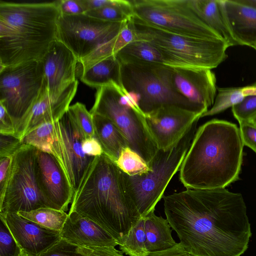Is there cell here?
<instances>
[{
	"mask_svg": "<svg viewBox=\"0 0 256 256\" xmlns=\"http://www.w3.org/2000/svg\"><path fill=\"white\" fill-rule=\"evenodd\" d=\"M38 150L32 146L22 144L12 156L10 178L0 196V213L27 212L48 207L37 183Z\"/></svg>",
	"mask_w": 256,
	"mask_h": 256,
	"instance_id": "30bf717a",
	"label": "cell"
},
{
	"mask_svg": "<svg viewBox=\"0 0 256 256\" xmlns=\"http://www.w3.org/2000/svg\"><path fill=\"white\" fill-rule=\"evenodd\" d=\"M58 0L0 1V68L40 60L56 40Z\"/></svg>",
	"mask_w": 256,
	"mask_h": 256,
	"instance_id": "277c9868",
	"label": "cell"
},
{
	"mask_svg": "<svg viewBox=\"0 0 256 256\" xmlns=\"http://www.w3.org/2000/svg\"><path fill=\"white\" fill-rule=\"evenodd\" d=\"M82 149L85 154L94 157L104 153L100 143L95 136L84 138L82 142Z\"/></svg>",
	"mask_w": 256,
	"mask_h": 256,
	"instance_id": "7bdbcfd3",
	"label": "cell"
},
{
	"mask_svg": "<svg viewBox=\"0 0 256 256\" xmlns=\"http://www.w3.org/2000/svg\"><path fill=\"white\" fill-rule=\"evenodd\" d=\"M198 121L174 146L158 150L148 163V171L136 176L123 172L126 190L141 218L154 210L170 180L180 170L197 130Z\"/></svg>",
	"mask_w": 256,
	"mask_h": 256,
	"instance_id": "8992f818",
	"label": "cell"
},
{
	"mask_svg": "<svg viewBox=\"0 0 256 256\" xmlns=\"http://www.w3.org/2000/svg\"><path fill=\"white\" fill-rule=\"evenodd\" d=\"M84 138L67 111L55 122L48 144L47 152L56 158L74 191L94 158L83 152L82 142Z\"/></svg>",
	"mask_w": 256,
	"mask_h": 256,
	"instance_id": "4fadbf2b",
	"label": "cell"
},
{
	"mask_svg": "<svg viewBox=\"0 0 256 256\" xmlns=\"http://www.w3.org/2000/svg\"><path fill=\"white\" fill-rule=\"evenodd\" d=\"M243 146L236 124L207 122L196 131L180 170V182L188 189L225 188L239 178Z\"/></svg>",
	"mask_w": 256,
	"mask_h": 256,
	"instance_id": "3957f363",
	"label": "cell"
},
{
	"mask_svg": "<svg viewBox=\"0 0 256 256\" xmlns=\"http://www.w3.org/2000/svg\"><path fill=\"white\" fill-rule=\"evenodd\" d=\"M170 67L176 90L193 104L207 112L216 95V77L212 70Z\"/></svg>",
	"mask_w": 256,
	"mask_h": 256,
	"instance_id": "2e32d148",
	"label": "cell"
},
{
	"mask_svg": "<svg viewBox=\"0 0 256 256\" xmlns=\"http://www.w3.org/2000/svg\"><path fill=\"white\" fill-rule=\"evenodd\" d=\"M122 64H160L165 60L154 46L140 40H134L122 48L116 55Z\"/></svg>",
	"mask_w": 256,
	"mask_h": 256,
	"instance_id": "484cf974",
	"label": "cell"
},
{
	"mask_svg": "<svg viewBox=\"0 0 256 256\" xmlns=\"http://www.w3.org/2000/svg\"><path fill=\"white\" fill-rule=\"evenodd\" d=\"M44 81L40 60L0 68V104L16 128L38 98Z\"/></svg>",
	"mask_w": 256,
	"mask_h": 256,
	"instance_id": "8fae6325",
	"label": "cell"
},
{
	"mask_svg": "<svg viewBox=\"0 0 256 256\" xmlns=\"http://www.w3.org/2000/svg\"><path fill=\"white\" fill-rule=\"evenodd\" d=\"M12 156L0 157V196L5 191L10 174Z\"/></svg>",
	"mask_w": 256,
	"mask_h": 256,
	"instance_id": "60d3db41",
	"label": "cell"
},
{
	"mask_svg": "<svg viewBox=\"0 0 256 256\" xmlns=\"http://www.w3.org/2000/svg\"><path fill=\"white\" fill-rule=\"evenodd\" d=\"M55 122L40 125L23 138L21 140L22 144L32 146L40 151L47 152L48 142L54 130Z\"/></svg>",
	"mask_w": 256,
	"mask_h": 256,
	"instance_id": "836d02e7",
	"label": "cell"
},
{
	"mask_svg": "<svg viewBox=\"0 0 256 256\" xmlns=\"http://www.w3.org/2000/svg\"><path fill=\"white\" fill-rule=\"evenodd\" d=\"M120 82L139 97L138 106L145 115L166 106H176L202 114L206 112L193 104L176 89L170 67L160 64H122Z\"/></svg>",
	"mask_w": 256,
	"mask_h": 256,
	"instance_id": "ba28073f",
	"label": "cell"
},
{
	"mask_svg": "<svg viewBox=\"0 0 256 256\" xmlns=\"http://www.w3.org/2000/svg\"><path fill=\"white\" fill-rule=\"evenodd\" d=\"M58 4L61 14L72 16L85 12L80 0H59Z\"/></svg>",
	"mask_w": 256,
	"mask_h": 256,
	"instance_id": "ab89813d",
	"label": "cell"
},
{
	"mask_svg": "<svg viewBox=\"0 0 256 256\" xmlns=\"http://www.w3.org/2000/svg\"><path fill=\"white\" fill-rule=\"evenodd\" d=\"M232 108L233 114L238 122H248L256 114V94L248 96Z\"/></svg>",
	"mask_w": 256,
	"mask_h": 256,
	"instance_id": "8d00e7d4",
	"label": "cell"
},
{
	"mask_svg": "<svg viewBox=\"0 0 256 256\" xmlns=\"http://www.w3.org/2000/svg\"><path fill=\"white\" fill-rule=\"evenodd\" d=\"M146 256H192L179 242L174 246L161 251L150 252Z\"/></svg>",
	"mask_w": 256,
	"mask_h": 256,
	"instance_id": "ee69618b",
	"label": "cell"
},
{
	"mask_svg": "<svg viewBox=\"0 0 256 256\" xmlns=\"http://www.w3.org/2000/svg\"><path fill=\"white\" fill-rule=\"evenodd\" d=\"M86 14L112 22H128L134 15L130 0H116L112 4L86 12Z\"/></svg>",
	"mask_w": 256,
	"mask_h": 256,
	"instance_id": "f546056e",
	"label": "cell"
},
{
	"mask_svg": "<svg viewBox=\"0 0 256 256\" xmlns=\"http://www.w3.org/2000/svg\"><path fill=\"white\" fill-rule=\"evenodd\" d=\"M90 112L110 119L125 136L128 147L148 164L158 148L147 127L145 115L128 92L116 83L96 88Z\"/></svg>",
	"mask_w": 256,
	"mask_h": 256,
	"instance_id": "52a82bcc",
	"label": "cell"
},
{
	"mask_svg": "<svg viewBox=\"0 0 256 256\" xmlns=\"http://www.w3.org/2000/svg\"><path fill=\"white\" fill-rule=\"evenodd\" d=\"M120 249L128 256H146L144 219L142 218L134 224L118 244Z\"/></svg>",
	"mask_w": 256,
	"mask_h": 256,
	"instance_id": "f1b7e54d",
	"label": "cell"
},
{
	"mask_svg": "<svg viewBox=\"0 0 256 256\" xmlns=\"http://www.w3.org/2000/svg\"><path fill=\"white\" fill-rule=\"evenodd\" d=\"M187 2L200 19L216 32L229 46L239 45L229 28L223 0H187Z\"/></svg>",
	"mask_w": 256,
	"mask_h": 256,
	"instance_id": "7402d4cb",
	"label": "cell"
},
{
	"mask_svg": "<svg viewBox=\"0 0 256 256\" xmlns=\"http://www.w3.org/2000/svg\"><path fill=\"white\" fill-rule=\"evenodd\" d=\"M20 216L50 229L60 231L68 216L66 212L44 207L30 212H19Z\"/></svg>",
	"mask_w": 256,
	"mask_h": 256,
	"instance_id": "4dcf8cb0",
	"label": "cell"
},
{
	"mask_svg": "<svg viewBox=\"0 0 256 256\" xmlns=\"http://www.w3.org/2000/svg\"><path fill=\"white\" fill-rule=\"evenodd\" d=\"M60 234L61 238L83 247H115L118 245L116 240L101 226L76 212H68Z\"/></svg>",
	"mask_w": 256,
	"mask_h": 256,
	"instance_id": "ffe728a7",
	"label": "cell"
},
{
	"mask_svg": "<svg viewBox=\"0 0 256 256\" xmlns=\"http://www.w3.org/2000/svg\"><path fill=\"white\" fill-rule=\"evenodd\" d=\"M0 136V157L12 156L22 145L21 140L14 136Z\"/></svg>",
	"mask_w": 256,
	"mask_h": 256,
	"instance_id": "f35d334b",
	"label": "cell"
},
{
	"mask_svg": "<svg viewBox=\"0 0 256 256\" xmlns=\"http://www.w3.org/2000/svg\"><path fill=\"white\" fill-rule=\"evenodd\" d=\"M85 11L98 9L114 4L116 0H80ZM84 12V13H85Z\"/></svg>",
	"mask_w": 256,
	"mask_h": 256,
	"instance_id": "bcb514c9",
	"label": "cell"
},
{
	"mask_svg": "<svg viewBox=\"0 0 256 256\" xmlns=\"http://www.w3.org/2000/svg\"><path fill=\"white\" fill-rule=\"evenodd\" d=\"M127 22L105 21L85 14H61L57 22L56 40L68 48L80 63L115 37Z\"/></svg>",
	"mask_w": 256,
	"mask_h": 256,
	"instance_id": "7c38bea8",
	"label": "cell"
},
{
	"mask_svg": "<svg viewBox=\"0 0 256 256\" xmlns=\"http://www.w3.org/2000/svg\"><path fill=\"white\" fill-rule=\"evenodd\" d=\"M0 134L15 136L16 127L5 108L0 104Z\"/></svg>",
	"mask_w": 256,
	"mask_h": 256,
	"instance_id": "b9f144b4",
	"label": "cell"
},
{
	"mask_svg": "<svg viewBox=\"0 0 256 256\" xmlns=\"http://www.w3.org/2000/svg\"><path fill=\"white\" fill-rule=\"evenodd\" d=\"M68 112L85 138L95 136L93 116L84 104L77 102L70 106Z\"/></svg>",
	"mask_w": 256,
	"mask_h": 256,
	"instance_id": "d6a6232c",
	"label": "cell"
},
{
	"mask_svg": "<svg viewBox=\"0 0 256 256\" xmlns=\"http://www.w3.org/2000/svg\"><path fill=\"white\" fill-rule=\"evenodd\" d=\"M242 2L246 4L250 5L256 8V0H241Z\"/></svg>",
	"mask_w": 256,
	"mask_h": 256,
	"instance_id": "7dc6e473",
	"label": "cell"
},
{
	"mask_svg": "<svg viewBox=\"0 0 256 256\" xmlns=\"http://www.w3.org/2000/svg\"><path fill=\"white\" fill-rule=\"evenodd\" d=\"M252 124H254V125L256 126V114H255L253 117H252L249 121Z\"/></svg>",
	"mask_w": 256,
	"mask_h": 256,
	"instance_id": "c3c4849f",
	"label": "cell"
},
{
	"mask_svg": "<svg viewBox=\"0 0 256 256\" xmlns=\"http://www.w3.org/2000/svg\"><path fill=\"white\" fill-rule=\"evenodd\" d=\"M90 256H124V253L115 247L90 248Z\"/></svg>",
	"mask_w": 256,
	"mask_h": 256,
	"instance_id": "f6af8a7d",
	"label": "cell"
},
{
	"mask_svg": "<svg viewBox=\"0 0 256 256\" xmlns=\"http://www.w3.org/2000/svg\"><path fill=\"white\" fill-rule=\"evenodd\" d=\"M144 219L146 248L148 252L165 250L176 244L172 237V230L166 218L157 216L154 210Z\"/></svg>",
	"mask_w": 256,
	"mask_h": 256,
	"instance_id": "cb8c5ba5",
	"label": "cell"
},
{
	"mask_svg": "<svg viewBox=\"0 0 256 256\" xmlns=\"http://www.w3.org/2000/svg\"><path fill=\"white\" fill-rule=\"evenodd\" d=\"M202 114L176 106H166L145 116L147 127L158 149L176 144Z\"/></svg>",
	"mask_w": 256,
	"mask_h": 256,
	"instance_id": "5bb4252c",
	"label": "cell"
},
{
	"mask_svg": "<svg viewBox=\"0 0 256 256\" xmlns=\"http://www.w3.org/2000/svg\"><path fill=\"white\" fill-rule=\"evenodd\" d=\"M239 124L243 145L250 148L256 153V126L250 122H239Z\"/></svg>",
	"mask_w": 256,
	"mask_h": 256,
	"instance_id": "74e56055",
	"label": "cell"
},
{
	"mask_svg": "<svg viewBox=\"0 0 256 256\" xmlns=\"http://www.w3.org/2000/svg\"><path fill=\"white\" fill-rule=\"evenodd\" d=\"M69 212L101 226L118 244L141 218L126 188L124 172L104 153L95 156L75 190Z\"/></svg>",
	"mask_w": 256,
	"mask_h": 256,
	"instance_id": "7a4b0ae2",
	"label": "cell"
},
{
	"mask_svg": "<svg viewBox=\"0 0 256 256\" xmlns=\"http://www.w3.org/2000/svg\"><path fill=\"white\" fill-rule=\"evenodd\" d=\"M217 90L214 104L201 118L218 114L238 104L248 96L256 94V84L240 88H218Z\"/></svg>",
	"mask_w": 256,
	"mask_h": 256,
	"instance_id": "83f0119b",
	"label": "cell"
},
{
	"mask_svg": "<svg viewBox=\"0 0 256 256\" xmlns=\"http://www.w3.org/2000/svg\"><path fill=\"white\" fill-rule=\"evenodd\" d=\"M78 81L72 84L58 98L50 96L44 81L36 101L17 126L15 137L23 138L40 125L56 122L68 111L77 90Z\"/></svg>",
	"mask_w": 256,
	"mask_h": 256,
	"instance_id": "e0dca14e",
	"label": "cell"
},
{
	"mask_svg": "<svg viewBox=\"0 0 256 256\" xmlns=\"http://www.w3.org/2000/svg\"><path fill=\"white\" fill-rule=\"evenodd\" d=\"M90 248L74 244L60 239L38 256H90Z\"/></svg>",
	"mask_w": 256,
	"mask_h": 256,
	"instance_id": "e575fe53",
	"label": "cell"
},
{
	"mask_svg": "<svg viewBox=\"0 0 256 256\" xmlns=\"http://www.w3.org/2000/svg\"><path fill=\"white\" fill-rule=\"evenodd\" d=\"M256 50V44L252 47Z\"/></svg>",
	"mask_w": 256,
	"mask_h": 256,
	"instance_id": "f907efd6",
	"label": "cell"
},
{
	"mask_svg": "<svg viewBox=\"0 0 256 256\" xmlns=\"http://www.w3.org/2000/svg\"><path fill=\"white\" fill-rule=\"evenodd\" d=\"M20 248L32 256H38L58 241L60 231L50 229L17 213H0Z\"/></svg>",
	"mask_w": 256,
	"mask_h": 256,
	"instance_id": "d6986e66",
	"label": "cell"
},
{
	"mask_svg": "<svg viewBox=\"0 0 256 256\" xmlns=\"http://www.w3.org/2000/svg\"><path fill=\"white\" fill-rule=\"evenodd\" d=\"M130 2L134 14L152 25L182 36L224 40L200 19L189 6L187 0Z\"/></svg>",
	"mask_w": 256,
	"mask_h": 256,
	"instance_id": "9c48e42d",
	"label": "cell"
},
{
	"mask_svg": "<svg viewBox=\"0 0 256 256\" xmlns=\"http://www.w3.org/2000/svg\"><path fill=\"white\" fill-rule=\"evenodd\" d=\"M120 68V62L116 56H112L82 71L80 80L86 85L96 88L112 83L122 85Z\"/></svg>",
	"mask_w": 256,
	"mask_h": 256,
	"instance_id": "d4e9b609",
	"label": "cell"
},
{
	"mask_svg": "<svg viewBox=\"0 0 256 256\" xmlns=\"http://www.w3.org/2000/svg\"><path fill=\"white\" fill-rule=\"evenodd\" d=\"M134 40L148 42L163 56L171 67L212 70L227 58L228 44L223 40L178 34L146 22L134 14L128 21Z\"/></svg>",
	"mask_w": 256,
	"mask_h": 256,
	"instance_id": "5b68a950",
	"label": "cell"
},
{
	"mask_svg": "<svg viewBox=\"0 0 256 256\" xmlns=\"http://www.w3.org/2000/svg\"><path fill=\"white\" fill-rule=\"evenodd\" d=\"M162 198L166 219L192 256H240L248 249L250 224L240 194L186 188Z\"/></svg>",
	"mask_w": 256,
	"mask_h": 256,
	"instance_id": "6da1fadb",
	"label": "cell"
},
{
	"mask_svg": "<svg viewBox=\"0 0 256 256\" xmlns=\"http://www.w3.org/2000/svg\"><path fill=\"white\" fill-rule=\"evenodd\" d=\"M0 256H19L20 248L8 228L4 218L0 216Z\"/></svg>",
	"mask_w": 256,
	"mask_h": 256,
	"instance_id": "d590c367",
	"label": "cell"
},
{
	"mask_svg": "<svg viewBox=\"0 0 256 256\" xmlns=\"http://www.w3.org/2000/svg\"><path fill=\"white\" fill-rule=\"evenodd\" d=\"M36 176L40 192L47 206L67 211L75 191L52 154L38 150Z\"/></svg>",
	"mask_w": 256,
	"mask_h": 256,
	"instance_id": "9a60e30c",
	"label": "cell"
},
{
	"mask_svg": "<svg viewBox=\"0 0 256 256\" xmlns=\"http://www.w3.org/2000/svg\"><path fill=\"white\" fill-rule=\"evenodd\" d=\"M134 40V33L128 22L115 37L100 46L92 54L80 62L82 71L104 58L112 56H116L122 48Z\"/></svg>",
	"mask_w": 256,
	"mask_h": 256,
	"instance_id": "4316f807",
	"label": "cell"
},
{
	"mask_svg": "<svg viewBox=\"0 0 256 256\" xmlns=\"http://www.w3.org/2000/svg\"><path fill=\"white\" fill-rule=\"evenodd\" d=\"M44 82L48 95L59 97L73 82H76L78 60L73 52L56 40L40 60Z\"/></svg>",
	"mask_w": 256,
	"mask_h": 256,
	"instance_id": "ac0fdd59",
	"label": "cell"
},
{
	"mask_svg": "<svg viewBox=\"0 0 256 256\" xmlns=\"http://www.w3.org/2000/svg\"><path fill=\"white\" fill-rule=\"evenodd\" d=\"M19 256H32L30 255V254L27 253L26 252L22 250L21 254H20V255Z\"/></svg>",
	"mask_w": 256,
	"mask_h": 256,
	"instance_id": "681fc988",
	"label": "cell"
},
{
	"mask_svg": "<svg viewBox=\"0 0 256 256\" xmlns=\"http://www.w3.org/2000/svg\"><path fill=\"white\" fill-rule=\"evenodd\" d=\"M92 116L95 137L103 152L116 162L122 150L128 147L125 136L110 119L100 114Z\"/></svg>",
	"mask_w": 256,
	"mask_h": 256,
	"instance_id": "603a6c76",
	"label": "cell"
},
{
	"mask_svg": "<svg viewBox=\"0 0 256 256\" xmlns=\"http://www.w3.org/2000/svg\"><path fill=\"white\" fill-rule=\"evenodd\" d=\"M116 163L122 172L130 176L144 174L150 168L148 164L129 147L122 150Z\"/></svg>",
	"mask_w": 256,
	"mask_h": 256,
	"instance_id": "1f68e13d",
	"label": "cell"
},
{
	"mask_svg": "<svg viewBox=\"0 0 256 256\" xmlns=\"http://www.w3.org/2000/svg\"><path fill=\"white\" fill-rule=\"evenodd\" d=\"M226 17L235 40L240 46L256 44V8L241 0H223Z\"/></svg>",
	"mask_w": 256,
	"mask_h": 256,
	"instance_id": "44dd1931",
	"label": "cell"
}]
</instances>
